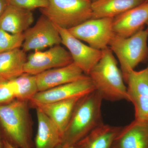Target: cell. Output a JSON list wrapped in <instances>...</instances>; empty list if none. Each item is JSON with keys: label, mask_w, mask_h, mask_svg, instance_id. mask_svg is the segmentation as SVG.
I'll return each mask as SVG.
<instances>
[{"label": "cell", "mask_w": 148, "mask_h": 148, "mask_svg": "<svg viewBox=\"0 0 148 148\" xmlns=\"http://www.w3.org/2000/svg\"><path fill=\"white\" fill-rule=\"evenodd\" d=\"M15 99L10 80L0 78V105L10 103Z\"/></svg>", "instance_id": "obj_24"}, {"label": "cell", "mask_w": 148, "mask_h": 148, "mask_svg": "<svg viewBox=\"0 0 148 148\" xmlns=\"http://www.w3.org/2000/svg\"><path fill=\"white\" fill-rule=\"evenodd\" d=\"M9 4L20 8L32 11L36 8H43L48 5L49 0H7Z\"/></svg>", "instance_id": "obj_23"}, {"label": "cell", "mask_w": 148, "mask_h": 148, "mask_svg": "<svg viewBox=\"0 0 148 148\" xmlns=\"http://www.w3.org/2000/svg\"><path fill=\"white\" fill-rule=\"evenodd\" d=\"M113 21V18H91L68 30L91 47L103 50L109 47L115 34Z\"/></svg>", "instance_id": "obj_6"}, {"label": "cell", "mask_w": 148, "mask_h": 148, "mask_svg": "<svg viewBox=\"0 0 148 148\" xmlns=\"http://www.w3.org/2000/svg\"><path fill=\"white\" fill-rule=\"evenodd\" d=\"M146 0H95L92 1V18H114Z\"/></svg>", "instance_id": "obj_19"}, {"label": "cell", "mask_w": 148, "mask_h": 148, "mask_svg": "<svg viewBox=\"0 0 148 148\" xmlns=\"http://www.w3.org/2000/svg\"><path fill=\"white\" fill-rule=\"evenodd\" d=\"M95 90L92 81L88 75L79 79L40 91L29 101L30 104H45L80 98Z\"/></svg>", "instance_id": "obj_8"}, {"label": "cell", "mask_w": 148, "mask_h": 148, "mask_svg": "<svg viewBox=\"0 0 148 148\" xmlns=\"http://www.w3.org/2000/svg\"><path fill=\"white\" fill-rule=\"evenodd\" d=\"M60 33L61 44L65 46L71 56L73 63L88 75L98 63L103 54V50L95 49L86 45L74 37L68 30L56 26Z\"/></svg>", "instance_id": "obj_11"}, {"label": "cell", "mask_w": 148, "mask_h": 148, "mask_svg": "<svg viewBox=\"0 0 148 148\" xmlns=\"http://www.w3.org/2000/svg\"><path fill=\"white\" fill-rule=\"evenodd\" d=\"M91 3V0H49L40 10L56 26L69 30L92 18Z\"/></svg>", "instance_id": "obj_5"}, {"label": "cell", "mask_w": 148, "mask_h": 148, "mask_svg": "<svg viewBox=\"0 0 148 148\" xmlns=\"http://www.w3.org/2000/svg\"><path fill=\"white\" fill-rule=\"evenodd\" d=\"M148 40V29L144 28L130 37L115 34L112 38L109 47L118 59L125 82L129 72L147 56Z\"/></svg>", "instance_id": "obj_4"}, {"label": "cell", "mask_w": 148, "mask_h": 148, "mask_svg": "<svg viewBox=\"0 0 148 148\" xmlns=\"http://www.w3.org/2000/svg\"><path fill=\"white\" fill-rule=\"evenodd\" d=\"M2 148H17L10 144L5 140L2 139Z\"/></svg>", "instance_id": "obj_26"}, {"label": "cell", "mask_w": 148, "mask_h": 148, "mask_svg": "<svg viewBox=\"0 0 148 148\" xmlns=\"http://www.w3.org/2000/svg\"><path fill=\"white\" fill-rule=\"evenodd\" d=\"M73 62L69 51L58 45L45 51H35L30 54L24 65V73L36 75L48 70L66 66Z\"/></svg>", "instance_id": "obj_9"}, {"label": "cell", "mask_w": 148, "mask_h": 148, "mask_svg": "<svg viewBox=\"0 0 148 148\" xmlns=\"http://www.w3.org/2000/svg\"><path fill=\"white\" fill-rule=\"evenodd\" d=\"M112 148H148V120L134 119L121 127Z\"/></svg>", "instance_id": "obj_14"}, {"label": "cell", "mask_w": 148, "mask_h": 148, "mask_svg": "<svg viewBox=\"0 0 148 148\" xmlns=\"http://www.w3.org/2000/svg\"><path fill=\"white\" fill-rule=\"evenodd\" d=\"M91 1H95V0H91Z\"/></svg>", "instance_id": "obj_30"}, {"label": "cell", "mask_w": 148, "mask_h": 148, "mask_svg": "<svg viewBox=\"0 0 148 148\" xmlns=\"http://www.w3.org/2000/svg\"><path fill=\"white\" fill-rule=\"evenodd\" d=\"M2 139L1 136V130H0V148H2Z\"/></svg>", "instance_id": "obj_28"}, {"label": "cell", "mask_w": 148, "mask_h": 148, "mask_svg": "<svg viewBox=\"0 0 148 148\" xmlns=\"http://www.w3.org/2000/svg\"><path fill=\"white\" fill-rule=\"evenodd\" d=\"M55 148H74L73 146L64 145L60 144Z\"/></svg>", "instance_id": "obj_27"}, {"label": "cell", "mask_w": 148, "mask_h": 148, "mask_svg": "<svg viewBox=\"0 0 148 148\" xmlns=\"http://www.w3.org/2000/svg\"><path fill=\"white\" fill-rule=\"evenodd\" d=\"M148 21V1L130 9L113 18L115 34L128 37L144 29Z\"/></svg>", "instance_id": "obj_12"}, {"label": "cell", "mask_w": 148, "mask_h": 148, "mask_svg": "<svg viewBox=\"0 0 148 148\" xmlns=\"http://www.w3.org/2000/svg\"><path fill=\"white\" fill-rule=\"evenodd\" d=\"M81 98H72L45 104L30 105L34 108L39 109L47 116L57 125L63 134L74 108Z\"/></svg>", "instance_id": "obj_17"}, {"label": "cell", "mask_w": 148, "mask_h": 148, "mask_svg": "<svg viewBox=\"0 0 148 148\" xmlns=\"http://www.w3.org/2000/svg\"><path fill=\"white\" fill-rule=\"evenodd\" d=\"M103 101L95 90L80 98L64 130L61 145L73 146L103 124L101 110Z\"/></svg>", "instance_id": "obj_2"}, {"label": "cell", "mask_w": 148, "mask_h": 148, "mask_svg": "<svg viewBox=\"0 0 148 148\" xmlns=\"http://www.w3.org/2000/svg\"><path fill=\"white\" fill-rule=\"evenodd\" d=\"M146 1H148V0H146Z\"/></svg>", "instance_id": "obj_31"}, {"label": "cell", "mask_w": 148, "mask_h": 148, "mask_svg": "<svg viewBox=\"0 0 148 148\" xmlns=\"http://www.w3.org/2000/svg\"><path fill=\"white\" fill-rule=\"evenodd\" d=\"M85 75L82 70L73 62L67 66L50 69L36 76L40 92L77 80Z\"/></svg>", "instance_id": "obj_13"}, {"label": "cell", "mask_w": 148, "mask_h": 148, "mask_svg": "<svg viewBox=\"0 0 148 148\" xmlns=\"http://www.w3.org/2000/svg\"><path fill=\"white\" fill-rule=\"evenodd\" d=\"M22 45L24 52L41 51L61 43L60 33L55 24L45 15H41L36 23L24 33Z\"/></svg>", "instance_id": "obj_7"}, {"label": "cell", "mask_w": 148, "mask_h": 148, "mask_svg": "<svg viewBox=\"0 0 148 148\" xmlns=\"http://www.w3.org/2000/svg\"><path fill=\"white\" fill-rule=\"evenodd\" d=\"M28 101L15 99L0 105L2 139L17 148H34Z\"/></svg>", "instance_id": "obj_1"}, {"label": "cell", "mask_w": 148, "mask_h": 148, "mask_svg": "<svg viewBox=\"0 0 148 148\" xmlns=\"http://www.w3.org/2000/svg\"><path fill=\"white\" fill-rule=\"evenodd\" d=\"M8 5L7 0H0V18Z\"/></svg>", "instance_id": "obj_25"}, {"label": "cell", "mask_w": 148, "mask_h": 148, "mask_svg": "<svg viewBox=\"0 0 148 148\" xmlns=\"http://www.w3.org/2000/svg\"><path fill=\"white\" fill-rule=\"evenodd\" d=\"M10 82L15 99L29 102L39 92L36 75L24 73Z\"/></svg>", "instance_id": "obj_21"}, {"label": "cell", "mask_w": 148, "mask_h": 148, "mask_svg": "<svg viewBox=\"0 0 148 148\" xmlns=\"http://www.w3.org/2000/svg\"><path fill=\"white\" fill-rule=\"evenodd\" d=\"M121 127L103 123L76 143L74 148H112Z\"/></svg>", "instance_id": "obj_18"}, {"label": "cell", "mask_w": 148, "mask_h": 148, "mask_svg": "<svg viewBox=\"0 0 148 148\" xmlns=\"http://www.w3.org/2000/svg\"><path fill=\"white\" fill-rule=\"evenodd\" d=\"M88 75L103 100L127 101V86L117 61L109 47L103 50L101 59Z\"/></svg>", "instance_id": "obj_3"}, {"label": "cell", "mask_w": 148, "mask_h": 148, "mask_svg": "<svg viewBox=\"0 0 148 148\" xmlns=\"http://www.w3.org/2000/svg\"><path fill=\"white\" fill-rule=\"evenodd\" d=\"M125 82L127 101L134 106L135 119L148 120V64L141 71H130Z\"/></svg>", "instance_id": "obj_10"}, {"label": "cell", "mask_w": 148, "mask_h": 148, "mask_svg": "<svg viewBox=\"0 0 148 148\" xmlns=\"http://www.w3.org/2000/svg\"><path fill=\"white\" fill-rule=\"evenodd\" d=\"M27 58L20 48L0 53V78L10 80L23 73Z\"/></svg>", "instance_id": "obj_20"}, {"label": "cell", "mask_w": 148, "mask_h": 148, "mask_svg": "<svg viewBox=\"0 0 148 148\" xmlns=\"http://www.w3.org/2000/svg\"><path fill=\"white\" fill-rule=\"evenodd\" d=\"M36 112L38 127L35 137L34 148H55L61 144L62 132L45 114L39 109Z\"/></svg>", "instance_id": "obj_16"}, {"label": "cell", "mask_w": 148, "mask_h": 148, "mask_svg": "<svg viewBox=\"0 0 148 148\" xmlns=\"http://www.w3.org/2000/svg\"><path fill=\"white\" fill-rule=\"evenodd\" d=\"M34 22L32 11L9 4L0 18V28L10 34H23Z\"/></svg>", "instance_id": "obj_15"}, {"label": "cell", "mask_w": 148, "mask_h": 148, "mask_svg": "<svg viewBox=\"0 0 148 148\" xmlns=\"http://www.w3.org/2000/svg\"><path fill=\"white\" fill-rule=\"evenodd\" d=\"M146 26H147V29H148V21L147 23V24H146Z\"/></svg>", "instance_id": "obj_29"}, {"label": "cell", "mask_w": 148, "mask_h": 148, "mask_svg": "<svg viewBox=\"0 0 148 148\" xmlns=\"http://www.w3.org/2000/svg\"><path fill=\"white\" fill-rule=\"evenodd\" d=\"M24 41V33L10 34L0 28V53L20 48Z\"/></svg>", "instance_id": "obj_22"}]
</instances>
